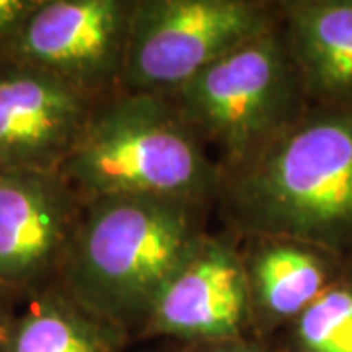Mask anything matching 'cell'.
<instances>
[{"label": "cell", "instance_id": "cell-13", "mask_svg": "<svg viewBox=\"0 0 352 352\" xmlns=\"http://www.w3.org/2000/svg\"><path fill=\"white\" fill-rule=\"evenodd\" d=\"M278 352H352V266L282 331Z\"/></svg>", "mask_w": 352, "mask_h": 352}, {"label": "cell", "instance_id": "cell-10", "mask_svg": "<svg viewBox=\"0 0 352 352\" xmlns=\"http://www.w3.org/2000/svg\"><path fill=\"white\" fill-rule=\"evenodd\" d=\"M239 249L252 337L261 340L284 331L352 266L349 256L284 235H249Z\"/></svg>", "mask_w": 352, "mask_h": 352}, {"label": "cell", "instance_id": "cell-2", "mask_svg": "<svg viewBox=\"0 0 352 352\" xmlns=\"http://www.w3.org/2000/svg\"><path fill=\"white\" fill-rule=\"evenodd\" d=\"M206 210L143 196L87 200L57 284L90 314L138 335L164 282L208 233Z\"/></svg>", "mask_w": 352, "mask_h": 352}, {"label": "cell", "instance_id": "cell-3", "mask_svg": "<svg viewBox=\"0 0 352 352\" xmlns=\"http://www.w3.org/2000/svg\"><path fill=\"white\" fill-rule=\"evenodd\" d=\"M82 200L143 196L210 206L223 170L163 96L118 90L94 104L59 170Z\"/></svg>", "mask_w": 352, "mask_h": 352}, {"label": "cell", "instance_id": "cell-6", "mask_svg": "<svg viewBox=\"0 0 352 352\" xmlns=\"http://www.w3.org/2000/svg\"><path fill=\"white\" fill-rule=\"evenodd\" d=\"M135 0H38L0 59L57 76L94 100L120 90Z\"/></svg>", "mask_w": 352, "mask_h": 352}, {"label": "cell", "instance_id": "cell-12", "mask_svg": "<svg viewBox=\"0 0 352 352\" xmlns=\"http://www.w3.org/2000/svg\"><path fill=\"white\" fill-rule=\"evenodd\" d=\"M124 329L75 302L59 284L22 300L0 337V352H124Z\"/></svg>", "mask_w": 352, "mask_h": 352}, {"label": "cell", "instance_id": "cell-14", "mask_svg": "<svg viewBox=\"0 0 352 352\" xmlns=\"http://www.w3.org/2000/svg\"><path fill=\"white\" fill-rule=\"evenodd\" d=\"M164 352H278L264 344L256 337H239V339L215 340V342H198V344H170Z\"/></svg>", "mask_w": 352, "mask_h": 352}, {"label": "cell", "instance_id": "cell-16", "mask_svg": "<svg viewBox=\"0 0 352 352\" xmlns=\"http://www.w3.org/2000/svg\"><path fill=\"white\" fill-rule=\"evenodd\" d=\"M14 309H16V300L0 289V337H2V333H4L6 325L10 323V319H12V315H14Z\"/></svg>", "mask_w": 352, "mask_h": 352}, {"label": "cell", "instance_id": "cell-15", "mask_svg": "<svg viewBox=\"0 0 352 352\" xmlns=\"http://www.w3.org/2000/svg\"><path fill=\"white\" fill-rule=\"evenodd\" d=\"M38 0H0V45L12 38Z\"/></svg>", "mask_w": 352, "mask_h": 352}, {"label": "cell", "instance_id": "cell-4", "mask_svg": "<svg viewBox=\"0 0 352 352\" xmlns=\"http://www.w3.org/2000/svg\"><path fill=\"white\" fill-rule=\"evenodd\" d=\"M166 100L208 145L221 170L251 161L309 106L282 25L241 43Z\"/></svg>", "mask_w": 352, "mask_h": 352}, {"label": "cell", "instance_id": "cell-11", "mask_svg": "<svg viewBox=\"0 0 352 352\" xmlns=\"http://www.w3.org/2000/svg\"><path fill=\"white\" fill-rule=\"evenodd\" d=\"M280 25L309 106H352V0H288Z\"/></svg>", "mask_w": 352, "mask_h": 352}, {"label": "cell", "instance_id": "cell-5", "mask_svg": "<svg viewBox=\"0 0 352 352\" xmlns=\"http://www.w3.org/2000/svg\"><path fill=\"white\" fill-rule=\"evenodd\" d=\"M278 24V2L135 0L120 90L168 98L219 57Z\"/></svg>", "mask_w": 352, "mask_h": 352}, {"label": "cell", "instance_id": "cell-8", "mask_svg": "<svg viewBox=\"0 0 352 352\" xmlns=\"http://www.w3.org/2000/svg\"><path fill=\"white\" fill-rule=\"evenodd\" d=\"M252 337L239 245L206 233L155 298L138 335L198 344Z\"/></svg>", "mask_w": 352, "mask_h": 352}, {"label": "cell", "instance_id": "cell-7", "mask_svg": "<svg viewBox=\"0 0 352 352\" xmlns=\"http://www.w3.org/2000/svg\"><path fill=\"white\" fill-rule=\"evenodd\" d=\"M85 200L59 170L0 173V289L24 300L59 282Z\"/></svg>", "mask_w": 352, "mask_h": 352}, {"label": "cell", "instance_id": "cell-9", "mask_svg": "<svg viewBox=\"0 0 352 352\" xmlns=\"http://www.w3.org/2000/svg\"><path fill=\"white\" fill-rule=\"evenodd\" d=\"M96 102L50 73L0 59V173L61 170Z\"/></svg>", "mask_w": 352, "mask_h": 352}, {"label": "cell", "instance_id": "cell-1", "mask_svg": "<svg viewBox=\"0 0 352 352\" xmlns=\"http://www.w3.org/2000/svg\"><path fill=\"white\" fill-rule=\"evenodd\" d=\"M217 200L241 237L284 235L352 258V106H307Z\"/></svg>", "mask_w": 352, "mask_h": 352}]
</instances>
